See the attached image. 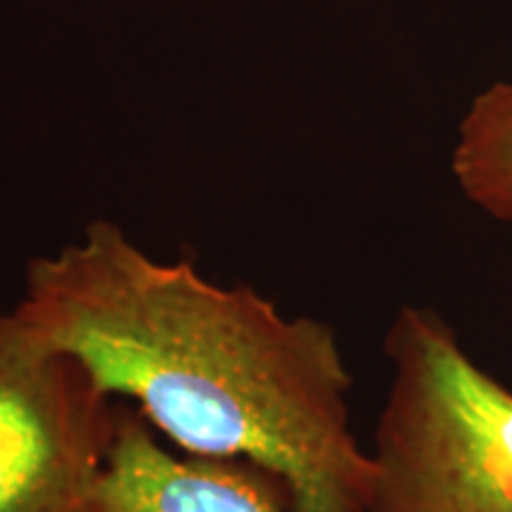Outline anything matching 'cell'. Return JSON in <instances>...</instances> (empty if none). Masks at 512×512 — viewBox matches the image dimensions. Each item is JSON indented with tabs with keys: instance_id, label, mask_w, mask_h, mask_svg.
<instances>
[{
	"instance_id": "1",
	"label": "cell",
	"mask_w": 512,
	"mask_h": 512,
	"mask_svg": "<svg viewBox=\"0 0 512 512\" xmlns=\"http://www.w3.org/2000/svg\"><path fill=\"white\" fill-rule=\"evenodd\" d=\"M15 309L178 451L264 467L292 512L373 508L354 380L325 320L287 316L185 256L157 259L107 219L34 256Z\"/></svg>"
},
{
	"instance_id": "2",
	"label": "cell",
	"mask_w": 512,
	"mask_h": 512,
	"mask_svg": "<svg viewBox=\"0 0 512 512\" xmlns=\"http://www.w3.org/2000/svg\"><path fill=\"white\" fill-rule=\"evenodd\" d=\"M392 377L370 456V512H512V389L467 354L432 306L384 335Z\"/></svg>"
},
{
	"instance_id": "3",
	"label": "cell",
	"mask_w": 512,
	"mask_h": 512,
	"mask_svg": "<svg viewBox=\"0 0 512 512\" xmlns=\"http://www.w3.org/2000/svg\"><path fill=\"white\" fill-rule=\"evenodd\" d=\"M117 411L72 354L0 311V512H95Z\"/></svg>"
},
{
	"instance_id": "4",
	"label": "cell",
	"mask_w": 512,
	"mask_h": 512,
	"mask_svg": "<svg viewBox=\"0 0 512 512\" xmlns=\"http://www.w3.org/2000/svg\"><path fill=\"white\" fill-rule=\"evenodd\" d=\"M95 512H292V505L264 467L178 451L119 403Z\"/></svg>"
},
{
	"instance_id": "5",
	"label": "cell",
	"mask_w": 512,
	"mask_h": 512,
	"mask_svg": "<svg viewBox=\"0 0 512 512\" xmlns=\"http://www.w3.org/2000/svg\"><path fill=\"white\" fill-rule=\"evenodd\" d=\"M451 174L465 200L512 226V79L470 100L451 150Z\"/></svg>"
}]
</instances>
